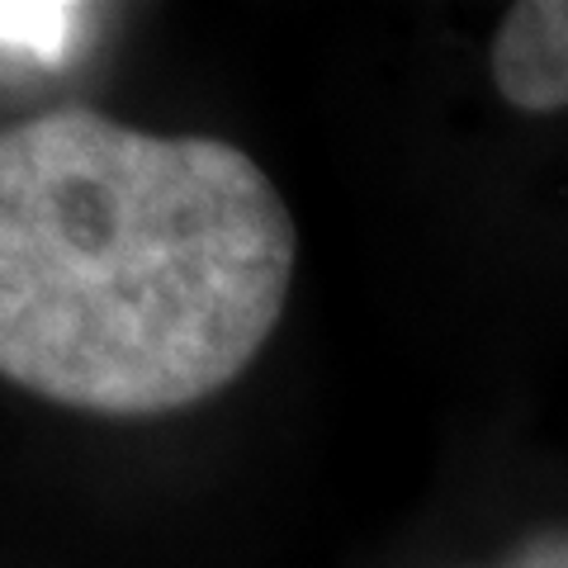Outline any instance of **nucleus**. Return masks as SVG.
I'll list each match as a JSON object with an SVG mask.
<instances>
[{
    "mask_svg": "<svg viewBox=\"0 0 568 568\" xmlns=\"http://www.w3.org/2000/svg\"><path fill=\"white\" fill-rule=\"evenodd\" d=\"M294 219L223 138L95 110L0 129V379L100 417L227 388L275 332Z\"/></svg>",
    "mask_w": 568,
    "mask_h": 568,
    "instance_id": "obj_1",
    "label": "nucleus"
},
{
    "mask_svg": "<svg viewBox=\"0 0 568 568\" xmlns=\"http://www.w3.org/2000/svg\"><path fill=\"white\" fill-rule=\"evenodd\" d=\"M493 81L507 104L555 114L568 104V0L511 6L493 39Z\"/></svg>",
    "mask_w": 568,
    "mask_h": 568,
    "instance_id": "obj_2",
    "label": "nucleus"
},
{
    "mask_svg": "<svg viewBox=\"0 0 568 568\" xmlns=\"http://www.w3.org/2000/svg\"><path fill=\"white\" fill-rule=\"evenodd\" d=\"M77 6H0V43H10L24 58L58 62L67 33L77 29Z\"/></svg>",
    "mask_w": 568,
    "mask_h": 568,
    "instance_id": "obj_3",
    "label": "nucleus"
},
{
    "mask_svg": "<svg viewBox=\"0 0 568 568\" xmlns=\"http://www.w3.org/2000/svg\"><path fill=\"white\" fill-rule=\"evenodd\" d=\"M497 568H568V530L564 526L536 530V536L521 540Z\"/></svg>",
    "mask_w": 568,
    "mask_h": 568,
    "instance_id": "obj_4",
    "label": "nucleus"
}]
</instances>
